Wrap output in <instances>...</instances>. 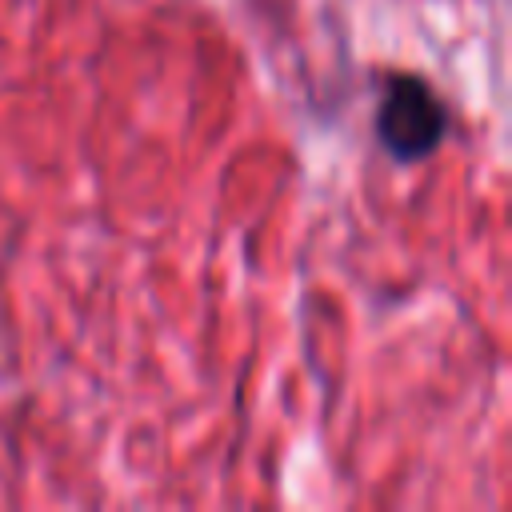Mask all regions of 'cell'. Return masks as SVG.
Returning <instances> with one entry per match:
<instances>
[{
  "label": "cell",
  "instance_id": "cell-1",
  "mask_svg": "<svg viewBox=\"0 0 512 512\" xmlns=\"http://www.w3.org/2000/svg\"><path fill=\"white\" fill-rule=\"evenodd\" d=\"M452 132V112L436 84L416 68H384L376 80L372 136L380 152L408 168L432 160Z\"/></svg>",
  "mask_w": 512,
  "mask_h": 512
}]
</instances>
